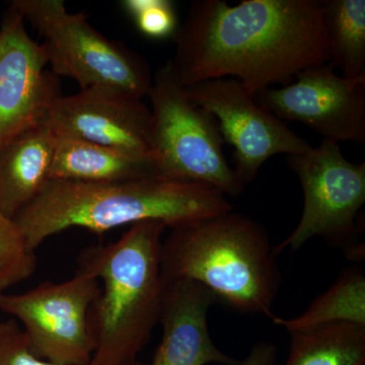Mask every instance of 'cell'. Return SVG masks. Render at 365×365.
<instances>
[{"label": "cell", "instance_id": "6da1fadb", "mask_svg": "<svg viewBox=\"0 0 365 365\" xmlns=\"http://www.w3.org/2000/svg\"><path fill=\"white\" fill-rule=\"evenodd\" d=\"M174 37L185 88L234 78L256 93L330 61L319 0H197Z\"/></svg>", "mask_w": 365, "mask_h": 365}, {"label": "cell", "instance_id": "7a4b0ae2", "mask_svg": "<svg viewBox=\"0 0 365 365\" xmlns=\"http://www.w3.org/2000/svg\"><path fill=\"white\" fill-rule=\"evenodd\" d=\"M234 211L220 189L155 175L104 182L50 180L39 195L14 216L31 250L71 227L104 234L146 220L170 230Z\"/></svg>", "mask_w": 365, "mask_h": 365}, {"label": "cell", "instance_id": "3957f363", "mask_svg": "<svg viewBox=\"0 0 365 365\" xmlns=\"http://www.w3.org/2000/svg\"><path fill=\"white\" fill-rule=\"evenodd\" d=\"M157 220L131 225L116 242L83 249L78 269L102 281L88 313L96 350L91 365H134L160 321L165 282Z\"/></svg>", "mask_w": 365, "mask_h": 365}, {"label": "cell", "instance_id": "277c9868", "mask_svg": "<svg viewBox=\"0 0 365 365\" xmlns=\"http://www.w3.org/2000/svg\"><path fill=\"white\" fill-rule=\"evenodd\" d=\"M165 282L195 281L235 311L272 319L281 274L267 232L234 211L172 230L162 245Z\"/></svg>", "mask_w": 365, "mask_h": 365}, {"label": "cell", "instance_id": "5b68a950", "mask_svg": "<svg viewBox=\"0 0 365 365\" xmlns=\"http://www.w3.org/2000/svg\"><path fill=\"white\" fill-rule=\"evenodd\" d=\"M150 157L160 176L198 182L227 196L241 195L239 182L223 153L217 121L187 96L170 60L153 76Z\"/></svg>", "mask_w": 365, "mask_h": 365}, {"label": "cell", "instance_id": "8992f818", "mask_svg": "<svg viewBox=\"0 0 365 365\" xmlns=\"http://www.w3.org/2000/svg\"><path fill=\"white\" fill-rule=\"evenodd\" d=\"M13 6L44 38L54 76L73 79L81 90L115 88L143 100L150 95L153 74L148 62L98 32L85 14L68 13L62 0H16Z\"/></svg>", "mask_w": 365, "mask_h": 365}, {"label": "cell", "instance_id": "52a82bcc", "mask_svg": "<svg viewBox=\"0 0 365 365\" xmlns=\"http://www.w3.org/2000/svg\"><path fill=\"white\" fill-rule=\"evenodd\" d=\"M288 165L302 185L304 209L294 232L273 247L274 255L299 251L312 237H321L350 260H364V246L357 237L365 203V163H350L339 143L324 139L317 148L288 157Z\"/></svg>", "mask_w": 365, "mask_h": 365}, {"label": "cell", "instance_id": "ba28073f", "mask_svg": "<svg viewBox=\"0 0 365 365\" xmlns=\"http://www.w3.org/2000/svg\"><path fill=\"white\" fill-rule=\"evenodd\" d=\"M100 281L76 269L64 282L41 283L24 294H0V311L19 319L31 351L55 365H88L96 350L88 313Z\"/></svg>", "mask_w": 365, "mask_h": 365}, {"label": "cell", "instance_id": "9c48e42d", "mask_svg": "<svg viewBox=\"0 0 365 365\" xmlns=\"http://www.w3.org/2000/svg\"><path fill=\"white\" fill-rule=\"evenodd\" d=\"M185 90L195 104L212 114L223 140L234 148L232 170L244 187L256 179L268 158L292 157L312 148L234 78L210 79Z\"/></svg>", "mask_w": 365, "mask_h": 365}, {"label": "cell", "instance_id": "30bf717a", "mask_svg": "<svg viewBox=\"0 0 365 365\" xmlns=\"http://www.w3.org/2000/svg\"><path fill=\"white\" fill-rule=\"evenodd\" d=\"M281 121H299L325 140L365 143V76H339L331 63L309 67L297 81L255 93Z\"/></svg>", "mask_w": 365, "mask_h": 365}, {"label": "cell", "instance_id": "8fae6325", "mask_svg": "<svg viewBox=\"0 0 365 365\" xmlns=\"http://www.w3.org/2000/svg\"><path fill=\"white\" fill-rule=\"evenodd\" d=\"M43 122L56 136L98 144L135 157H150V109L143 98L108 88L60 96Z\"/></svg>", "mask_w": 365, "mask_h": 365}, {"label": "cell", "instance_id": "7c38bea8", "mask_svg": "<svg viewBox=\"0 0 365 365\" xmlns=\"http://www.w3.org/2000/svg\"><path fill=\"white\" fill-rule=\"evenodd\" d=\"M47 64L44 48L30 37L23 14L11 4L0 29V145L42 122L61 96Z\"/></svg>", "mask_w": 365, "mask_h": 365}, {"label": "cell", "instance_id": "4fadbf2b", "mask_svg": "<svg viewBox=\"0 0 365 365\" xmlns=\"http://www.w3.org/2000/svg\"><path fill=\"white\" fill-rule=\"evenodd\" d=\"M216 302L215 295L195 281L167 282L158 321L162 342L151 365H240L216 347L209 334L208 309Z\"/></svg>", "mask_w": 365, "mask_h": 365}, {"label": "cell", "instance_id": "5bb4252c", "mask_svg": "<svg viewBox=\"0 0 365 365\" xmlns=\"http://www.w3.org/2000/svg\"><path fill=\"white\" fill-rule=\"evenodd\" d=\"M55 143L56 136L42 121L0 145V208L9 218L49 181Z\"/></svg>", "mask_w": 365, "mask_h": 365}, {"label": "cell", "instance_id": "9a60e30c", "mask_svg": "<svg viewBox=\"0 0 365 365\" xmlns=\"http://www.w3.org/2000/svg\"><path fill=\"white\" fill-rule=\"evenodd\" d=\"M155 175L158 174L150 157H135L88 141L56 136L49 181L104 182Z\"/></svg>", "mask_w": 365, "mask_h": 365}, {"label": "cell", "instance_id": "2e32d148", "mask_svg": "<svg viewBox=\"0 0 365 365\" xmlns=\"http://www.w3.org/2000/svg\"><path fill=\"white\" fill-rule=\"evenodd\" d=\"M285 365H365V326L325 324L290 332Z\"/></svg>", "mask_w": 365, "mask_h": 365}, {"label": "cell", "instance_id": "e0dca14e", "mask_svg": "<svg viewBox=\"0 0 365 365\" xmlns=\"http://www.w3.org/2000/svg\"><path fill=\"white\" fill-rule=\"evenodd\" d=\"M334 68L345 78L365 76L364 0H319Z\"/></svg>", "mask_w": 365, "mask_h": 365}, {"label": "cell", "instance_id": "ac0fdd59", "mask_svg": "<svg viewBox=\"0 0 365 365\" xmlns=\"http://www.w3.org/2000/svg\"><path fill=\"white\" fill-rule=\"evenodd\" d=\"M273 324L287 332L325 324L347 323L365 326V275L359 267L346 268L337 280L294 319L274 316Z\"/></svg>", "mask_w": 365, "mask_h": 365}, {"label": "cell", "instance_id": "d6986e66", "mask_svg": "<svg viewBox=\"0 0 365 365\" xmlns=\"http://www.w3.org/2000/svg\"><path fill=\"white\" fill-rule=\"evenodd\" d=\"M37 266L35 251L26 244L20 227L0 208V294L30 278Z\"/></svg>", "mask_w": 365, "mask_h": 365}, {"label": "cell", "instance_id": "ffe728a7", "mask_svg": "<svg viewBox=\"0 0 365 365\" xmlns=\"http://www.w3.org/2000/svg\"><path fill=\"white\" fill-rule=\"evenodd\" d=\"M122 6L146 37L165 39L175 36L179 28L174 4L170 0H125Z\"/></svg>", "mask_w": 365, "mask_h": 365}, {"label": "cell", "instance_id": "44dd1931", "mask_svg": "<svg viewBox=\"0 0 365 365\" xmlns=\"http://www.w3.org/2000/svg\"><path fill=\"white\" fill-rule=\"evenodd\" d=\"M0 365L55 364L36 356L18 323L9 319L0 323Z\"/></svg>", "mask_w": 365, "mask_h": 365}, {"label": "cell", "instance_id": "7402d4cb", "mask_svg": "<svg viewBox=\"0 0 365 365\" xmlns=\"http://www.w3.org/2000/svg\"><path fill=\"white\" fill-rule=\"evenodd\" d=\"M240 365H277L275 345L269 342L257 343Z\"/></svg>", "mask_w": 365, "mask_h": 365}, {"label": "cell", "instance_id": "603a6c76", "mask_svg": "<svg viewBox=\"0 0 365 365\" xmlns=\"http://www.w3.org/2000/svg\"><path fill=\"white\" fill-rule=\"evenodd\" d=\"M134 365H143V364H139V362H136V364H134Z\"/></svg>", "mask_w": 365, "mask_h": 365}]
</instances>
